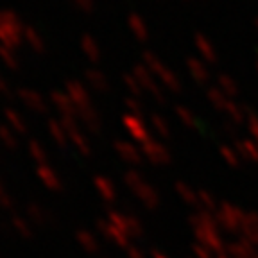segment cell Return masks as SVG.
<instances>
[{
	"instance_id": "5",
	"label": "cell",
	"mask_w": 258,
	"mask_h": 258,
	"mask_svg": "<svg viewBox=\"0 0 258 258\" xmlns=\"http://www.w3.org/2000/svg\"><path fill=\"white\" fill-rule=\"evenodd\" d=\"M186 69L192 74V77L199 83H205L210 77V72L206 69V64L201 59H196V57H186Z\"/></svg>"
},
{
	"instance_id": "9",
	"label": "cell",
	"mask_w": 258,
	"mask_h": 258,
	"mask_svg": "<svg viewBox=\"0 0 258 258\" xmlns=\"http://www.w3.org/2000/svg\"><path fill=\"white\" fill-rule=\"evenodd\" d=\"M85 77H86V81H88L90 85H92L93 88H97V90H104L106 86H108V81H106L104 74H102L101 70H95V69L85 70Z\"/></svg>"
},
{
	"instance_id": "17",
	"label": "cell",
	"mask_w": 258,
	"mask_h": 258,
	"mask_svg": "<svg viewBox=\"0 0 258 258\" xmlns=\"http://www.w3.org/2000/svg\"><path fill=\"white\" fill-rule=\"evenodd\" d=\"M256 25H258V20H256Z\"/></svg>"
},
{
	"instance_id": "10",
	"label": "cell",
	"mask_w": 258,
	"mask_h": 258,
	"mask_svg": "<svg viewBox=\"0 0 258 258\" xmlns=\"http://www.w3.org/2000/svg\"><path fill=\"white\" fill-rule=\"evenodd\" d=\"M0 59L4 61V64L9 67V69H13V70L18 69V59H16L13 48H8V47H4V45H0Z\"/></svg>"
},
{
	"instance_id": "12",
	"label": "cell",
	"mask_w": 258,
	"mask_h": 258,
	"mask_svg": "<svg viewBox=\"0 0 258 258\" xmlns=\"http://www.w3.org/2000/svg\"><path fill=\"white\" fill-rule=\"evenodd\" d=\"M20 95L25 99V102H31L32 106H41V101H40V97H38V93L31 92V90H20Z\"/></svg>"
},
{
	"instance_id": "8",
	"label": "cell",
	"mask_w": 258,
	"mask_h": 258,
	"mask_svg": "<svg viewBox=\"0 0 258 258\" xmlns=\"http://www.w3.org/2000/svg\"><path fill=\"white\" fill-rule=\"evenodd\" d=\"M24 38H25V41L29 43V47H31L34 52H43V50H45L43 40H41V36L32 27H24Z\"/></svg>"
},
{
	"instance_id": "3",
	"label": "cell",
	"mask_w": 258,
	"mask_h": 258,
	"mask_svg": "<svg viewBox=\"0 0 258 258\" xmlns=\"http://www.w3.org/2000/svg\"><path fill=\"white\" fill-rule=\"evenodd\" d=\"M133 72H135V76L138 77V81H140V83L145 86V88L151 90V92H153L154 95H160L161 97L160 88L156 86V83H154V79H153V76H151L149 69H147L145 64H135V67H133Z\"/></svg>"
},
{
	"instance_id": "15",
	"label": "cell",
	"mask_w": 258,
	"mask_h": 258,
	"mask_svg": "<svg viewBox=\"0 0 258 258\" xmlns=\"http://www.w3.org/2000/svg\"><path fill=\"white\" fill-rule=\"evenodd\" d=\"M76 2V6L79 9H83V11H92L93 9V4H95V0H74Z\"/></svg>"
},
{
	"instance_id": "7",
	"label": "cell",
	"mask_w": 258,
	"mask_h": 258,
	"mask_svg": "<svg viewBox=\"0 0 258 258\" xmlns=\"http://www.w3.org/2000/svg\"><path fill=\"white\" fill-rule=\"evenodd\" d=\"M81 48H83V52L86 54V57H88L90 61H93V63H97V61L101 59V48H99L97 41L93 40L92 36H88V34L81 38Z\"/></svg>"
},
{
	"instance_id": "1",
	"label": "cell",
	"mask_w": 258,
	"mask_h": 258,
	"mask_svg": "<svg viewBox=\"0 0 258 258\" xmlns=\"http://www.w3.org/2000/svg\"><path fill=\"white\" fill-rule=\"evenodd\" d=\"M24 38V25L13 11H0V43L8 48L18 47Z\"/></svg>"
},
{
	"instance_id": "16",
	"label": "cell",
	"mask_w": 258,
	"mask_h": 258,
	"mask_svg": "<svg viewBox=\"0 0 258 258\" xmlns=\"http://www.w3.org/2000/svg\"><path fill=\"white\" fill-rule=\"evenodd\" d=\"M0 90H8V85H6V81L2 79V76H0Z\"/></svg>"
},
{
	"instance_id": "6",
	"label": "cell",
	"mask_w": 258,
	"mask_h": 258,
	"mask_svg": "<svg viewBox=\"0 0 258 258\" xmlns=\"http://www.w3.org/2000/svg\"><path fill=\"white\" fill-rule=\"evenodd\" d=\"M196 47H198V50L206 61H210V63L217 61V52H215L214 45L210 43L208 38H205L203 34H196Z\"/></svg>"
},
{
	"instance_id": "4",
	"label": "cell",
	"mask_w": 258,
	"mask_h": 258,
	"mask_svg": "<svg viewBox=\"0 0 258 258\" xmlns=\"http://www.w3.org/2000/svg\"><path fill=\"white\" fill-rule=\"evenodd\" d=\"M127 24H129V29H131L133 34L137 36V40L145 41L147 38H149V29H147V24H145L144 18L138 16L137 13H131V15H129Z\"/></svg>"
},
{
	"instance_id": "13",
	"label": "cell",
	"mask_w": 258,
	"mask_h": 258,
	"mask_svg": "<svg viewBox=\"0 0 258 258\" xmlns=\"http://www.w3.org/2000/svg\"><path fill=\"white\" fill-rule=\"evenodd\" d=\"M69 92L72 93L76 99H81V102L85 101V90H83V86L79 85V83H69Z\"/></svg>"
},
{
	"instance_id": "14",
	"label": "cell",
	"mask_w": 258,
	"mask_h": 258,
	"mask_svg": "<svg viewBox=\"0 0 258 258\" xmlns=\"http://www.w3.org/2000/svg\"><path fill=\"white\" fill-rule=\"evenodd\" d=\"M124 81H125V85H127V88L131 90V92L140 93V86H138V83L135 81V77H133V76H127V74H125V76H124Z\"/></svg>"
},
{
	"instance_id": "18",
	"label": "cell",
	"mask_w": 258,
	"mask_h": 258,
	"mask_svg": "<svg viewBox=\"0 0 258 258\" xmlns=\"http://www.w3.org/2000/svg\"><path fill=\"white\" fill-rule=\"evenodd\" d=\"M256 54H258V52H256Z\"/></svg>"
},
{
	"instance_id": "11",
	"label": "cell",
	"mask_w": 258,
	"mask_h": 258,
	"mask_svg": "<svg viewBox=\"0 0 258 258\" xmlns=\"http://www.w3.org/2000/svg\"><path fill=\"white\" fill-rule=\"evenodd\" d=\"M219 85L222 86V88L226 90V92H230V93H237V83H235L231 77L224 76V74H221L219 76Z\"/></svg>"
},
{
	"instance_id": "2",
	"label": "cell",
	"mask_w": 258,
	"mask_h": 258,
	"mask_svg": "<svg viewBox=\"0 0 258 258\" xmlns=\"http://www.w3.org/2000/svg\"><path fill=\"white\" fill-rule=\"evenodd\" d=\"M144 64L149 69V72L156 74L163 83H165L169 88L172 90H179V79L172 74V70H169L165 64L161 63L160 57H156L153 52H144Z\"/></svg>"
}]
</instances>
